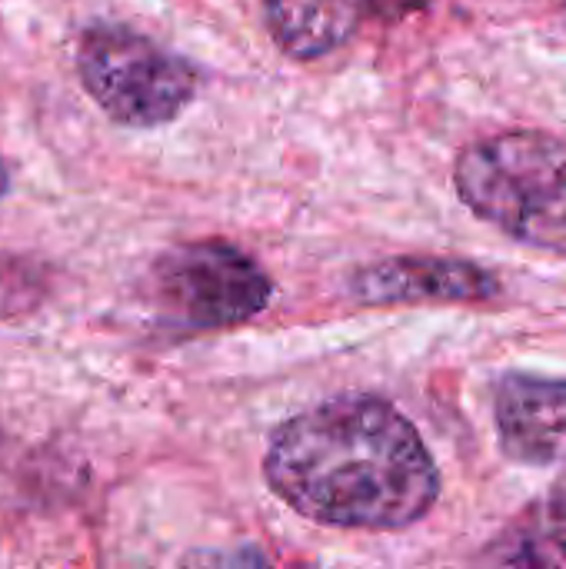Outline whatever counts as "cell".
I'll list each match as a JSON object with an SVG mask.
<instances>
[{
  "mask_svg": "<svg viewBox=\"0 0 566 569\" xmlns=\"http://www.w3.org/2000/svg\"><path fill=\"white\" fill-rule=\"evenodd\" d=\"M264 477L300 517L344 530H404L440 497L437 463L417 427L380 397H337L287 420Z\"/></svg>",
  "mask_w": 566,
  "mask_h": 569,
  "instance_id": "cell-1",
  "label": "cell"
},
{
  "mask_svg": "<svg viewBox=\"0 0 566 569\" xmlns=\"http://www.w3.org/2000/svg\"><path fill=\"white\" fill-rule=\"evenodd\" d=\"M464 207L510 240L566 257V137L504 130L467 143L454 163Z\"/></svg>",
  "mask_w": 566,
  "mask_h": 569,
  "instance_id": "cell-2",
  "label": "cell"
},
{
  "mask_svg": "<svg viewBox=\"0 0 566 569\" xmlns=\"http://www.w3.org/2000/svg\"><path fill=\"white\" fill-rule=\"evenodd\" d=\"M77 73L93 103L120 127H163L197 93L193 67L127 27H90L77 47Z\"/></svg>",
  "mask_w": 566,
  "mask_h": 569,
  "instance_id": "cell-3",
  "label": "cell"
},
{
  "mask_svg": "<svg viewBox=\"0 0 566 569\" xmlns=\"http://www.w3.org/2000/svg\"><path fill=\"white\" fill-rule=\"evenodd\" d=\"M163 303L190 327H234L254 320L274 293L264 267L234 243L200 240L163 253L153 267Z\"/></svg>",
  "mask_w": 566,
  "mask_h": 569,
  "instance_id": "cell-4",
  "label": "cell"
},
{
  "mask_svg": "<svg viewBox=\"0 0 566 569\" xmlns=\"http://www.w3.org/2000/svg\"><path fill=\"white\" fill-rule=\"evenodd\" d=\"M350 290L370 307L484 303L500 293V280L464 257H387L357 270Z\"/></svg>",
  "mask_w": 566,
  "mask_h": 569,
  "instance_id": "cell-5",
  "label": "cell"
},
{
  "mask_svg": "<svg viewBox=\"0 0 566 569\" xmlns=\"http://www.w3.org/2000/svg\"><path fill=\"white\" fill-rule=\"evenodd\" d=\"M494 423L510 460L527 467L566 463V380L504 373L494 390Z\"/></svg>",
  "mask_w": 566,
  "mask_h": 569,
  "instance_id": "cell-6",
  "label": "cell"
},
{
  "mask_svg": "<svg viewBox=\"0 0 566 569\" xmlns=\"http://www.w3.org/2000/svg\"><path fill=\"white\" fill-rule=\"evenodd\" d=\"M470 569H566V473L520 510L470 560Z\"/></svg>",
  "mask_w": 566,
  "mask_h": 569,
  "instance_id": "cell-7",
  "label": "cell"
},
{
  "mask_svg": "<svg viewBox=\"0 0 566 569\" xmlns=\"http://www.w3.org/2000/svg\"><path fill=\"white\" fill-rule=\"evenodd\" d=\"M364 17V0H267L270 37L294 60L334 53L357 33Z\"/></svg>",
  "mask_w": 566,
  "mask_h": 569,
  "instance_id": "cell-8",
  "label": "cell"
},
{
  "mask_svg": "<svg viewBox=\"0 0 566 569\" xmlns=\"http://www.w3.org/2000/svg\"><path fill=\"white\" fill-rule=\"evenodd\" d=\"M180 569H280L257 547H220V550H193L183 557Z\"/></svg>",
  "mask_w": 566,
  "mask_h": 569,
  "instance_id": "cell-9",
  "label": "cell"
},
{
  "mask_svg": "<svg viewBox=\"0 0 566 569\" xmlns=\"http://www.w3.org/2000/svg\"><path fill=\"white\" fill-rule=\"evenodd\" d=\"M430 3H434V0H364L367 13H377V17H384V20H404V17H410V13L427 10Z\"/></svg>",
  "mask_w": 566,
  "mask_h": 569,
  "instance_id": "cell-10",
  "label": "cell"
},
{
  "mask_svg": "<svg viewBox=\"0 0 566 569\" xmlns=\"http://www.w3.org/2000/svg\"><path fill=\"white\" fill-rule=\"evenodd\" d=\"M7 187H10V173H7V167H3V160H0V197L7 193Z\"/></svg>",
  "mask_w": 566,
  "mask_h": 569,
  "instance_id": "cell-11",
  "label": "cell"
}]
</instances>
